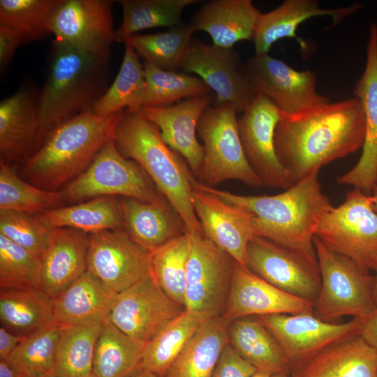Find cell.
Here are the masks:
<instances>
[{"label":"cell","mask_w":377,"mask_h":377,"mask_svg":"<svg viewBox=\"0 0 377 377\" xmlns=\"http://www.w3.org/2000/svg\"><path fill=\"white\" fill-rule=\"evenodd\" d=\"M271 374L261 370H258L252 375L251 377H271Z\"/></svg>","instance_id":"obj_55"},{"label":"cell","mask_w":377,"mask_h":377,"mask_svg":"<svg viewBox=\"0 0 377 377\" xmlns=\"http://www.w3.org/2000/svg\"><path fill=\"white\" fill-rule=\"evenodd\" d=\"M62 325L54 322L32 333L6 360L22 377H42L54 373L57 348Z\"/></svg>","instance_id":"obj_43"},{"label":"cell","mask_w":377,"mask_h":377,"mask_svg":"<svg viewBox=\"0 0 377 377\" xmlns=\"http://www.w3.org/2000/svg\"><path fill=\"white\" fill-rule=\"evenodd\" d=\"M53 47L50 73L39 94V147L59 126L92 111L110 87V57L56 40Z\"/></svg>","instance_id":"obj_3"},{"label":"cell","mask_w":377,"mask_h":377,"mask_svg":"<svg viewBox=\"0 0 377 377\" xmlns=\"http://www.w3.org/2000/svg\"><path fill=\"white\" fill-rule=\"evenodd\" d=\"M89 235L71 228H55L40 259V288L55 297L87 271Z\"/></svg>","instance_id":"obj_24"},{"label":"cell","mask_w":377,"mask_h":377,"mask_svg":"<svg viewBox=\"0 0 377 377\" xmlns=\"http://www.w3.org/2000/svg\"><path fill=\"white\" fill-rule=\"evenodd\" d=\"M142 64L146 83L143 107L170 106L210 93V88L199 77L164 70L146 61Z\"/></svg>","instance_id":"obj_40"},{"label":"cell","mask_w":377,"mask_h":377,"mask_svg":"<svg viewBox=\"0 0 377 377\" xmlns=\"http://www.w3.org/2000/svg\"><path fill=\"white\" fill-rule=\"evenodd\" d=\"M66 202L107 195H121L147 202H160L165 197L158 191L143 169L125 158L113 140L98 152L92 163L63 189Z\"/></svg>","instance_id":"obj_9"},{"label":"cell","mask_w":377,"mask_h":377,"mask_svg":"<svg viewBox=\"0 0 377 377\" xmlns=\"http://www.w3.org/2000/svg\"><path fill=\"white\" fill-rule=\"evenodd\" d=\"M193 206L204 236L246 267V249L255 236L250 214L193 182Z\"/></svg>","instance_id":"obj_19"},{"label":"cell","mask_w":377,"mask_h":377,"mask_svg":"<svg viewBox=\"0 0 377 377\" xmlns=\"http://www.w3.org/2000/svg\"><path fill=\"white\" fill-rule=\"evenodd\" d=\"M246 267L277 288L314 302L320 288L318 261L254 236L246 249Z\"/></svg>","instance_id":"obj_15"},{"label":"cell","mask_w":377,"mask_h":377,"mask_svg":"<svg viewBox=\"0 0 377 377\" xmlns=\"http://www.w3.org/2000/svg\"><path fill=\"white\" fill-rule=\"evenodd\" d=\"M375 276V281H374V289H373V299L375 305L377 307V269L376 271V275Z\"/></svg>","instance_id":"obj_54"},{"label":"cell","mask_w":377,"mask_h":377,"mask_svg":"<svg viewBox=\"0 0 377 377\" xmlns=\"http://www.w3.org/2000/svg\"><path fill=\"white\" fill-rule=\"evenodd\" d=\"M233 47L207 45L193 38L181 69L193 73L216 93L214 104L230 103L237 112H244L257 94Z\"/></svg>","instance_id":"obj_14"},{"label":"cell","mask_w":377,"mask_h":377,"mask_svg":"<svg viewBox=\"0 0 377 377\" xmlns=\"http://www.w3.org/2000/svg\"><path fill=\"white\" fill-rule=\"evenodd\" d=\"M38 216L51 228H71L89 235L123 228L120 202L108 197L52 209Z\"/></svg>","instance_id":"obj_33"},{"label":"cell","mask_w":377,"mask_h":377,"mask_svg":"<svg viewBox=\"0 0 377 377\" xmlns=\"http://www.w3.org/2000/svg\"><path fill=\"white\" fill-rule=\"evenodd\" d=\"M84 377H98V376H96L95 374H94L93 372L90 373L89 374L84 376Z\"/></svg>","instance_id":"obj_58"},{"label":"cell","mask_w":377,"mask_h":377,"mask_svg":"<svg viewBox=\"0 0 377 377\" xmlns=\"http://www.w3.org/2000/svg\"><path fill=\"white\" fill-rule=\"evenodd\" d=\"M118 151L147 174L158 191L179 214L186 231L204 235L193 206L195 177L163 140L158 127L141 110H125L113 138Z\"/></svg>","instance_id":"obj_5"},{"label":"cell","mask_w":377,"mask_h":377,"mask_svg":"<svg viewBox=\"0 0 377 377\" xmlns=\"http://www.w3.org/2000/svg\"><path fill=\"white\" fill-rule=\"evenodd\" d=\"M317 237L331 251L348 257L363 271L377 269V213L370 195L354 188L344 202L320 219Z\"/></svg>","instance_id":"obj_8"},{"label":"cell","mask_w":377,"mask_h":377,"mask_svg":"<svg viewBox=\"0 0 377 377\" xmlns=\"http://www.w3.org/2000/svg\"><path fill=\"white\" fill-rule=\"evenodd\" d=\"M313 242L321 279L313 315L332 323L345 316L365 320L376 309L373 299L375 276L329 249L316 236Z\"/></svg>","instance_id":"obj_6"},{"label":"cell","mask_w":377,"mask_h":377,"mask_svg":"<svg viewBox=\"0 0 377 377\" xmlns=\"http://www.w3.org/2000/svg\"><path fill=\"white\" fill-rule=\"evenodd\" d=\"M365 128L356 97L297 113L281 112L274 134L276 154L296 183L362 148Z\"/></svg>","instance_id":"obj_1"},{"label":"cell","mask_w":377,"mask_h":377,"mask_svg":"<svg viewBox=\"0 0 377 377\" xmlns=\"http://www.w3.org/2000/svg\"><path fill=\"white\" fill-rule=\"evenodd\" d=\"M370 196L373 209L377 213V184L373 188Z\"/></svg>","instance_id":"obj_53"},{"label":"cell","mask_w":377,"mask_h":377,"mask_svg":"<svg viewBox=\"0 0 377 377\" xmlns=\"http://www.w3.org/2000/svg\"><path fill=\"white\" fill-rule=\"evenodd\" d=\"M62 0H1L0 24L22 34L25 43L52 34L50 19Z\"/></svg>","instance_id":"obj_44"},{"label":"cell","mask_w":377,"mask_h":377,"mask_svg":"<svg viewBox=\"0 0 377 377\" xmlns=\"http://www.w3.org/2000/svg\"><path fill=\"white\" fill-rule=\"evenodd\" d=\"M360 6L356 3L347 7L323 8L314 0H286L275 9L260 13L253 38L256 54H268L272 45L280 39L297 38L296 31L299 25L311 17L330 16L335 24Z\"/></svg>","instance_id":"obj_26"},{"label":"cell","mask_w":377,"mask_h":377,"mask_svg":"<svg viewBox=\"0 0 377 377\" xmlns=\"http://www.w3.org/2000/svg\"><path fill=\"white\" fill-rule=\"evenodd\" d=\"M1 326L27 337L54 322V299L39 288L0 290Z\"/></svg>","instance_id":"obj_32"},{"label":"cell","mask_w":377,"mask_h":377,"mask_svg":"<svg viewBox=\"0 0 377 377\" xmlns=\"http://www.w3.org/2000/svg\"><path fill=\"white\" fill-rule=\"evenodd\" d=\"M144 343L138 341L108 319L97 339L92 372L98 377H128L140 369Z\"/></svg>","instance_id":"obj_35"},{"label":"cell","mask_w":377,"mask_h":377,"mask_svg":"<svg viewBox=\"0 0 377 377\" xmlns=\"http://www.w3.org/2000/svg\"><path fill=\"white\" fill-rule=\"evenodd\" d=\"M260 13L251 0H214L203 5L191 23L196 31L207 32L214 45L230 48L253 40Z\"/></svg>","instance_id":"obj_28"},{"label":"cell","mask_w":377,"mask_h":377,"mask_svg":"<svg viewBox=\"0 0 377 377\" xmlns=\"http://www.w3.org/2000/svg\"><path fill=\"white\" fill-rule=\"evenodd\" d=\"M271 377H291V376L289 374H278L272 375Z\"/></svg>","instance_id":"obj_56"},{"label":"cell","mask_w":377,"mask_h":377,"mask_svg":"<svg viewBox=\"0 0 377 377\" xmlns=\"http://www.w3.org/2000/svg\"><path fill=\"white\" fill-rule=\"evenodd\" d=\"M198 184L246 211L251 216L255 236L318 261L313 242L316 229L322 216L334 207L321 190L318 174L308 176L274 195H236Z\"/></svg>","instance_id":"obj_2"},{"label":"cell","mask_w":377,"mask_h":377,"mask_svg":"<svg viewBox=\"0 0 377 377\" xmlns=\"http://www.w3.org/2000/svg\"><path fill=\"white\" fill-rule=\"evenodd\" d=\"M290 376L377 377V351L357 335L326 348Z\"/></svg>","instance_id":"obj_29"},{"label":"cell","mask_w":377,"mask_h":377,"mask_svg":"<svg viewBox=\"0 0 377 377\" xmlns=\"http://www.w3.org/2000/svg\"><path fill=\"white\" fill-rule=\"evenodd\" d=\"M360 335L377 351V307L374 313L364 320Z\"/></svg>","instance_id":"obj_50"},{"label":"cell","mask_w":377,"mask_h":377,"mask_svg":"<svg viewBox=\"0 0 377 377\" xmlns=\"http://www.w3.org/2000/svg\"><path fill=\"white\" fill-rule=\"evenodd\" d=\"M40 258L0 234V289H40Z\"/></svg>","instance_id":"obj_45"},{"label":"cell","mask_w":377,"mask_h":377,"mask_svg":"<svg viewBox=\"0 0 377 377\" xmlns=\"http://www.w3.org/2000/svg\"><path fill=\"white\" fill-rule=\"evenodd\" d=\"M39 94L34 87L24 84L1 101V161L8 163L39 147Z\"/></svg>","instance_id":"obj_23"},{"label":"cell","mask_w":377,"mask_h":377,"mask_svg":"<svg viewBox=\"0 0 377 377\" xmlns=\"http://www.w3.org/2000/svg\"><path fill=\"white\" fill-rule=\"evenodd\" d=\"M184 310L161 288L149 272L117 293L108 320L132 339L146 343Z\"/></svg>","instance_id":"obj_12"},{"label":"cell","mask_w":377,"mask_h":377,"mask_svg":"<svg viewBox=\"0 0 377 377\" xmlns=\"http://www.w3.org/2000/svg\"><path fill=\"white\" fill-rule=\"evenodd\" d=\"M64 202L63 190L47 191L27 183L0 161V210L38 214L61 207Z\"/></svg>","instance_id":"obj_41"},{"label":"cell","mask_w":377,"mask_h":377,"mask_svg":"<svg viewBox=\"0 0 377 377\" xmlns=\"http://www.w3.org/2000/svg\"><path fill=\"white\" fill-rule=\"evenodd\" d=\"M187 233L190 251L186 268L185 309L207 318L222 316L236 261L204 235Z\"/></svg>","instance_id":"obj_10"},{"label":"cell","mask_w":377,"mask_h":377,"mask_svg":"<svg viewBox=\"0 0 377 377\" xmlns=\"http://www.w3.org/2000/svg\"><path fill=\"white\" fill-rule=\"evenodd\" d=\"M42 377H58L54 373H51Z\"/></svg>","instance_id":"obj_57"},{"label":"cell","mask_w":377,"mask_h":377,"mask_svg":"<svg viewBox=\"0 0 377 377\" xmlns=\"http://www.w3.org/2000/svg\"><path fill=\"white\" fill-rule=\"evenodd\" d=\"M128 377H158V376L149 371L140 369Z\"/></svg>","instance_id":"obj_52"},{"label":"cell","mask_w":377,"mask_h":377,"mask_svg":"<svg viewBox=\"0 0 377 377\" xmlns=\"http://www.w3.org/2000/svg\"><path fill=\"white\" fill-rule=\"evenodd\" d=\"M257 369L242 357L228 343L224 348L212 377H251Z\"/></svg>","instance_id":"obj_47"},{"label":"cell","mask_w":377,"mask_h":377,"mask_svg":"<svg viewBox=\"0 0 377 377\" xmlns=\"http://www.w3.org/2000/svg\"><path fill=\"white\" fill-rule=\"evenodd\" d=\"M281 112L267 98L257 94L237 119V128L246 159L264 186L286 190L295 183L281 163L274 134Z\"/></svg>","instance_id":"obj_13"},{"label":"cell","mask_w":377,"mask_h":377,"mask_svg":"<svg viewBox=\"0 0 377 377\" xmlns=\"http://www.w3.org/2000/svg\"><path fill=\"white\" fill-rule=\"evenodd\" d=\"M195 31L190 22L169 28L164 32L134 34L126 42L144 61L164 70L175 71L181 69Z\"/></svg>","instance_id":"obj_38"},{"label":"cell","mask_w":377,"mask_h":377,"mask_svg":"<svg viewBox=\"0 0 377 377\" xmlns=\"http://www.w3.org/2000/svg\"><path fill=\"white\" fill-rule=\"evenodd\" d=\"M103 323L62 326L54 364L58 377H84L92 372L95 346Z\"/></svg>","instance_id":"obj_39"},{"label":"cell","mask_w":377,"mask_h":377,"mask_svg":"<svg viewBox=\"0 0 377 377\" xmlns=\"http://www.w3.org/2000/svg\"><path fill=\"white\" fill-rule=\"evenodd\" d=\"M120 205L124 231L150 253L186 232L182 220L167 200L153 203L124 198Z\"/></svg>","instance_id":"obj_25"},{"label":"cell","mask_w":377,"mask_h":377,"mask_svg":"<svg viewBox=\"0 0 377 377\" xmlns=\"http://www.w3.org/2000/svg\"><path fill=\"white\" fill-rule=\"evenodd\" d=\"M313 302L272 286L235 262L223 318L272 314L313 313Z\"/></svg>","instance_id":"obj_20"},{"label":"cell","mask_w":377,"mask_h":377,"mask_svg":"<svg viewBox=\"0 0 377 377\" xmlns=\"http://www.w3.org/2000/svg\"><path fill=\"white\" fill-rule=\"evenodd\" d=\"M113 3L109 0H62L50 19L55 40L110 57V47L115 42Z\"/></svg>","instance_id":"obj_18"},{"label":"cell","mask_w":377,"mask_h":377,"mask_svg":"<svg viewBox=\"0 0 377 377\" xmlns=\"http://www.w3.org/2000/svg\"><path fill=\"white\" fill-rule=\"evenodd\" d=\"M25 43L22 33L0 24V67L3 69L12 59L18 47Z\"/></svg>","instance_id":"obj_48"},{"label":"cell","mask_w":377,"mask_h":377,"mask_svg":"<svg viewBox=\"0 0 377 377\" xmlns=\"http://www.w3.org/2000/svg\"><path fill=\"white\" fill-rule=\"evenodd\" d=\"M229 343L258 370L271 375L291 374L278 341L257 316L236 319L228 325Z\"/></svg>","instance_id":"obj_31"},{"label":"cell","mask_w":377,"mask_h":377,"mask_svg":"<svg viewBox=\"0 0 377 377\" xmlns=\"http://www.w3.org/2000/svg\"><path fill=\"white\" fill-rule=\"evenodd\" d=\"M117 295L86 271L53 298L54 322L62 326L102 324Z\"/></svg>","instance_id":"obj_27"},{"label":"cell","mask_w":377,"mask_h":377,"mask_svg":"<svg viewBox=\"0 0 377 377\" xmlns=\"http://www.w3.org/2000/svg\"><path fill=\"white\" fill-rule=\"evenodd\" d=\"M212 99L209 93L184 99L170 106L141 109L145 117L158 127L165 142L186 159L195 179L204 157L202 145L197 139V127Z\"/></svg>","instance_id":"obj_22"},{"label":"cell","mask_w":377,"mask_h":377,"mask_svg":"<svg viewBox=\"0 0 377 377\" xmlns=\"http://www.w3.org/2000/svg\"><path fill=\"white\" fill-rule=\"evenodd\" d=\"M54 229L47 226L38 214L0 210V234L40 259L50 243Z\"/></svg>","instance_id":"obj_46"},{"label":"cell","mask_w":377,"mask_h":377,"mask_svg":"<svg viewBox=\"0 0 377 377\" xmlns=\"http://www.w3.org/2000/svg\"><path fill=\"white\" fill-rule=\"evenodd\" d=\"M244 71L256 94L267 98L283 113H297L330 102L317 92L314 72L297 71L268 54H256Z\"/></svg>","instance_id":"obj_16"},{"label":"cell","mask_w":377,"mask_h":377,"mask_svg":"<svg viewBox=\"0 0 377 377\" xmlns=\"http://www.w3.org/2000/svg\"><path fill=\"white\" fill-rule=\"evenodd\" d=\"M119 73L92 111L109 116L122 110L137 112L144 104L145 75L138 54L127 42Z\"/></svg>","instance_id":"obj_36"},{"label":"cell","mask_w":377,"mask_h":377,"mask_svg":"<svg viewBox=\"0 0 377 377\" xmlns=\"http://www.w3.org/2000/svg\"><path fill=\"white\" fill-rule=\"evenodd\" d=\"M237 111L230 103L209 105L201 115L197 133L203 142V161L195 179L212 187L238 180L253 188L264 186L245 156L237 128Z\"/></svg>","instance_id":"obj_7"},{"label":"cell","mask_w":377,"mask_h":377,"mask_svg":"<svg viewBox=\"0 0 377 377\" xmlns=\"http://www.w3.org/2000/svg\"><path fill=\"white\" fill-rule=\"evenodd\" d=\"M365 116L362 152L357 164L337 178L341 184L351 185L371 195L377 184V25H371L364 73L353 91Z\"/></svg>","instance_id":"obj_21"},{"label":"cell","mask_w":377,"mask_h":377,"mask_svg":"<svg viewBox=\"0 0 377 377\" xmlns=\"http://www.w3.org/2000/svg\"><path fill=\"white\" fill-rule=\"evenodd\" d=\"M198 0H120L123 10L121 25L115 30L114 40L125 43L141 30L182 24L183 10Z\"/></svg>","instance_id":"obj_37"},{"label":"cell","mask_w":377,"mask_h":377,"mask_svg":"<svg viewBox=\"0 0 377 377\" xmlns=\"http://www.w3.org/2000/svg\"><path fill=\"white\" fill-rule=\"evenodd\" d=\"M26 337L14 334L0 327V360H6Z\"/></svg>","instance_id":"obj_49"},{"label":"cell","mask_w":377,"mask_h":377,"mask_svg":"<svg viewBox=\"0 0 377 377\" xmlns=\"http://www.w3.org/2000/svg\"><path fill=\"white\" fill-rule=\"evenodd\" d=\"M228 325L222 316L206 320L188 341L165 377H212L229 343Z\"/></svg>","instance_id":"obj_30"},{"label":"cell","mask_w":377,"mask_h":377,"mask_svg":"<svg viewBox=\"0 0 377 377\" xmlns=\"http://www.w3.org/2000/svg\"><path fill=\"white\" fill-rule=\"evenodd\" d=\"M0 377H22L6 360H0Z\"/></svg>","instance_id":"obj_51"},{"label":"cell","mask_w":377,"mask_h":377,"mask_svg":"<svg viewBox=\"0 0 377 377\" xmlns=\"http://www.w3.org/2000/svg\"><path fill=\"white\" fill-rule=\"evenodd\" d=\"M190 242L187 231L150 253V273L161 288L185 309Z\"/></svg>","instance_id":"obj_42"},{"label":"cell","mask_w":377,"mask_h":377,"mask_svg":"<svg viewBox=\"0 0 377 377\" xmlns=\"http://www.w3.org/2000/svg\"><path fill=\"white\" fill-rule=\"evenodd\" d=\"M124 111L109 116L89 111L59 126L27 159L24 177L40 188L59 191L85 171L103 147L113 140Z\"/></svg>","instance_id":"obj_4"},{"label":"cell","mask_w":377,"mask_h":377,"mask_svg":"<svg viewBox=\"0 0 377 377\" xmlns=\"http://www.w3.org/2000/svg\"><path fill=\"white\" fill-rule=\"evenodd\" d=\"M150 253L122 230L89 234L87 271L119 293L150 272Z\"/></svg>","instance_id":"obj_17"},{"label":"cell","mask_w":377,"mask_h":377,"mask_svg":"<svg viewBox=\"0 0 377 377\" xmlns=\"http://www.w3.org/2000/svg\"><path fill=\"white\" fill-rule=\"evenodd\" d=\"M207 319L202 314L185 309L145 344L140 369L165 377L188 341Z\"/></svg>","instance_id":"obj_34"},{"label":"cell","mask_w":377,"mask_h":377,"mask_svg":"<svg viewBox=\"0 0 377 377\" xmlns=\"http://www.w3.org/2000/svg\"><path fill=\"white\" fill-rule=\"evenodd\" d=\"M281 348L291 373L326 348L360 335L364 320L323 321L313 313L272 314L257 316Z\"/></svg>","instance_id":"obj_11"}]
</instances>
